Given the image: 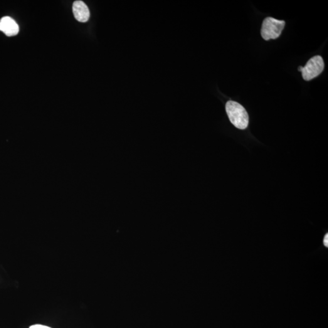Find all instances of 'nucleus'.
Instances as JSON below:
<instances>
[{"mask_svg": "<svg viewBox=\"0 0 328 328\" xmlns=\"http://www.w3.org/2000/svg\"><path fill=\"white\" fill-rule=\"evenodd\" d=\"M73 11L75 19L79 22L85 23L90 19V10L87 5L82 1H76L74 2Z\"/></svg>", "mask_w": 328, "mask_h": 328, "instance_id": "nucleus-5", "label": "nucleus"}, {"mask_svg": "<svg viewBox=\"0 0 328 328\" xmlns=\"http://www.w3.org/2000/svg\"><path fill=\"white\" fill-rule=\"evenodd\" d=\"M285 26V21L272 17H267L263 22L261 34L264 40H270L279 38Z\"/></svg>", "mask_w": 328, "mask_h": 328, "instance_id": "nucleus-2", "label": "nucleus"}, {"mask_svg": "<svg viewBox=\"0 0 328 328\" xmlns=\"http://www.w3.org/2000/svg\"><path fill=\"white\" fill-rule=\"evenodd\" d=\"M29 328H51L47 326H44V325H32Z\"/></svg>", "mask_w": 328, "mask_h": 328, "instance_id": "nucleus-6", "label": "nucleus"}, {"mask_svg": "<svg viewBox=\"0 0 328 328\" xmlns=\"http://www.w3.org/2000/svg\"><path fill=\"white\" fill-rule=\"evenodd\" d=\"M328 233L325 236L324 240V245L326 247H328Z\"/></svg>", "mask_w": 328, "mask_h": 328, "instance_id": "nucleus-7", "label": "nucleus"}, {"mask_svg": "<svg viewBox=\"0 0 328 328\" xmlns=\"http://www.w3.org/2000/svg\"><path fill=\"white\" fill-rule=\"evenodd\" d=\"M229 119L235 127L245 130L249 125V116L245 108L236 102L229 100L226 105Z\"/></svg>", "mask_w": 328, "mask_h": 328, "instance_id": "nucleus-1", "label": "nucleus"}, {"mask_svg": "<svg viewBox=\"0 0 328 328\" xmlns=\"http://www.w3.org/2000/svg\"><path fill=\"white\" fill-rule=\"evenodd\" d=\"M0 31L7 36H15L19 34V26L11 17H4L0 19Z\"/></svg>", "mask_w": 328, "mask_h": 328, "instance_id": "nucleus-4", "label": "nucleus"}, {"mask_svg": "<svg viewBox=\"0 0 328 328\" xmlns=\"http://www.w3.org/2000/svg\"><path fill=\"white\" fill-rule=\"evenodd\" d=\"M325 68L324 59L320 56H315L308 61L302 71L303 79L309 81L318 77L323 72Z\"/></svg>", "mask_w": 328, "mask_h": 328, "instance_id": "nucleus-3", "label": "nucleus"}]
</instances>
